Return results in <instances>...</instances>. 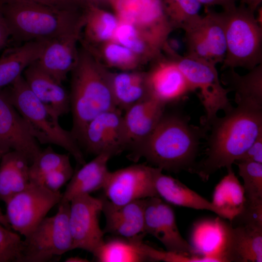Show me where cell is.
I'll return each instance as SVG.
<instances>
[{
  "label": "cell",
  "instance_id": "cell-1",
  "mask_svg": "<svg viewBox=\"0 0 262 262\" xmlns=\"http://www.w3.org/2000/svg\"><path fill=\"white\" fill-rule=\"evenodd\" d=\"M236 103V107L224 116H217L210 127L206 157L196 164L193 171L204 181L221 168L232 167L262 134V106Z\"/></svg>",
  "mask_w": 262,
  "mask_h": 262
},
{
  "label": "cell",
  "instance_id": "cell-2",
  "mask_svg": "<svg viewBox=\"0 0 262 262\" xmlns=\"http://www.w3.org/2000/svg\"><path fill=\"white\" fill-rule=\"evenodd\" d=\"M207 131L201 125L191 124L186 115L164 112L149 137L130 158L137 161L143 157L163 170L193 173L201 140Z\"/></svg>",
  "mask_w": 262,
  "mask_h": 262
},
{
  "label": "cell",
  "instance_id": "cell-3",
  "mask_svg": "<svg viewBox=\"0 0 262 262\" xmlns=\"http://www.w3.org/2000/svg\"><path fill=\"white\" fill-rule=\"evenodd\" d=\"M71 73L69 96L73 123L70 131L78 141L93 118L117 108L112 91L111 72L84 48L79 50L78 62Z\"/></svg>",
  "mask_w": 262,
  "mask_h": 262
},
{
  "label": "cell",
  "instance_id": "cell-4",
  "mask_svg": "<svg viewBox=\"0 0 262 262\" xmlns=\"http://www.w3.org/2000/svg\"><path fill=\"white\" fill-rule=\"evenodd\" d=\"M11 37L23 43L47 41L81 31L82 10H69L16 1L0 5Z\"/></svg>",
  "mask_w": 262,
  "mask_h": 262
},
{
  "label": "cell",
  "instance_id": "cell-5",
  "mask_svg": "<svg viewBox=\"0 0 262 262\" xmlns=\"http://www.w3.org/2000/svg\"><path fill=\"white\" fill-rule=\"evenodd\" d=\"M5 89L9 99L37 142L62 147L79 164L82 165L86 163L80 145L71 132L61 126L59 117L37 98L22 75Z\"/></svg>",
  "mask_w": 262,
  "mask_h": 262
},
{
  "label": "cell",
  "instance_id": "cell-6",
  "mask_svg": "<svg viewBox=\"0 0 262 262\" xmlns=\"http://www.w3.org/2000/svg\"><path fill=\"white\" fill-rule=\"evenodd\" d=\"M255 13L243 4L221 12L226 42L223 70H249L262 64V26Z\"/></svg>",
  "mask_w": 262,
  "mask_h": 262
},
{
  "label": "cell",
  "instance_id": "cell-7",
  "mask_svg": "<svg viewBox=\"0 0 262 262\" xmlns=\"http://www.w3.org/2000/svg\"><path fill=\"white\" fill-rule=\"evenodd\" d=\"M164 51L176 63L193 91L199 90V97L205 111L200 124L209 131L219 111L226 113L233 108L228 96L230 89L221 84L216 66L185 54L181 55L169 46Z\"/></svg>",
  "mask_w": 262,
  "mask_h": 262
},
{
  "label": "cell",
  "instance_id": "cell-8",
  "mask_svg": "<svg viewBox=\"0 0 262 262\" xmlns=\"http://www.w3.org/2000/svg\"><path fill=\"white\" fill-rule=\"evenodd\" d=\"M56 214L45 217L23 240L19 262H46L72 250L69 202H60Z\"/></svg>",
  "mask_w": 262,
  "mask_h": 262
},
{
  "label": "cell",
  "instance_id": "cell-9",
  "mask_svg": "<svg viewBox=\"0 0 262 262\" xmlns=\"http://www.w3.org/2000/svg\"><path fill=\"white\" fill-rule=\"evenodd\" d=\"M60 191H51L42 185L30 182L6 202L5 213L11 229L25 237L61 201Z\"/></svg>",
  "mask_w": 262,
  "mask_h": 262
},
{
  "label": "cell",
  "instance_id": "cell-10",
  "mask_svg": "<svg viewBox=\"0 0 262 262\" xmlns=\"http://www.w3.org/2000/svg\"><path fill=\"white\" fill-rule=\"evenodd\" d=\"M185 55L215 66L222 63L226 53L223 19L221 12L208 11L185 24Z\"/></svg>",
  "mask_w": 262,
  "mask_h": 262
},
{
  "label": "cell",
  "instance_id": "cell-11",
  "mask_svg": "<svg viewBox=\"0 0 262 262\" xmlns=\"http://www.w3.org/2000/svg\"><path fill=\"white\" fill-rule=\"evenodd\" d=\"M159 168L136 164L110 171L102 188L104 197L117 206L137 200L159 197L155 185Z\"/></svg>",
  "mask_w": 262,
  "mask_h": 262
},
{
  "label": "cell",
  "instance_id": "cell-12",
  "mask_svg": "<svg viewBox=\"0 0 262 262\" xmlns=\"http://www.w3.org/2000/svg\"><path fill=\"white\" fill-rule=\"evenodd\" d=\"M102 210L101 197L90 194L79 195L69 201V227L72 250L82 249L94 254L104 242V232L99 225Z\"/></svg>",
  "mask_w": 262,
  "mask_h": 262
},
{
  "label": "cell",
  "instance_id": "cell-13",
  "mask_svg": "<svg viewBox=\"0 0 262 262\" xmlns=\"http://www.w3.org/2000/svg\"><path fill=\"white\" fill-rule=\"evenodd\" d=\"M119 21L130 23L164 46L173 30L162 0H108Z\"/></svg>",
  "mask_w": 262,
  "mask_h": 262
},
{
  "label": "cell",
  "instance_id": "cell-14",
  "mask_svg": "<svg viewBox=\"0 0 262 262\" xmlns=\"http://www.w3.org/2000/svg\"><path fill=\"white\" fill-rule=\"evenodd\" d=\"M78 142L96 156L107 153L113 157L126 150L121 110L115 108L95 117L86 125Z\"/></svg>",
  "mask_w": 262,
  "mask_h": 262
},
{
  "label": "cell",
  "instance_id": "cell-15",
  "mask_svg": "<svg viewBox=\"0 0 262 262\" xmlns=\"http://www.w3.org/2000/svg\"><path fill=\"white\" fill-rule=\"evenodd\" d=\"M145 231L158 240L166 251L186 257H196L194 249L181 235L175 213L169 204L159 197L146 199Z\"/></svg>",
  "mask_w": 262,
  "mask_h": 262
},
{
  "label": "cell",
  "instance_id": "cell-16",
  "mask_svg": "<svg viewBox=\"0 0 262 262\" xmlns=\"http://www.w3.org/2000/svg\"><path fill=\"white\" fill-rule=\"evenodd\" d=\"M23 118L11 103L5 88L0 91V149L24 155L30 164L41 150Z\"/></svg>",
  "mask_w": 262,
  "mask_h": 262
},
{
  "label": "cell",
  "instance_id": "cell-17",
  "mask_svg": "<svg viewBox=\"0 0 262 262\" xmlns=\"http://www.w3.org/2000/svg\"><path fill=\"white\" fill-rule=\"evenodd\" d=\"M165 105L147 98L129 107L123 115L126 150L136 152L154 130L164 113Z\"/></svg>",
  "mask_w": 262,
  "mask_h": 262
},
{
  "label": "cell",
  "instance_id": "cell-18",
  "mask_svg": "<svg viewBox=\"0 0 262 262\" xmlns=\"http://www.w3.org/2000/svg\"><path fill=\"white\" fill-rule=\"evenodd\" d=\"M147 72L149 96L160 102L167 104L182 100L193 92L176 63L162 55Z\"/></svg>",
  "mask_w": 262,
  "mask_h": 262
},
{
  "label": "cell",
  "instance_id": "cell-19",
  "mask_svg": "<svg viewBox=\"0 0 262 262\" xmlns=\"http://www.w3.org/2000/svg\"><path fill=\"white\" fill-rule=\"evenodd\" d=\"M81 30L46 41L36 61L38 66L58 82L62 83L77 64Z\"/></svg>",
  "mask_w": 262,
  "mask_h": 262
},
{
  "label": "cell",
  "instance_id": "cell-20",
  "mask_svg": "<svg viewBox=\"0 0 262 262\" xmlns=\"http://www.w3.org/2000/svg\"><path fill=\"white\" fill-rule=\"evenodd\" d=\"M222 262H262V226L227 224Z\"/></svg>",
  "mask_w": 262,
  "mask_h": 262
},
{
  "label": "cell",
  "instance_id": "cell-21",
  "mask_svg": "<svg viewBox=\"0 0 262 262\" xmlns=\"http://www.w3.org/2000/svg\"><path fill=\"white\" fill-rule=\"evenodd\" d=\"M103 213L106 219L105 233L132 239L143 238L145 231L146 199L135 200L117 206L101 197Z\"/></svg>",
  "mask_w": 262,
  "mask_h": 262
},
{
  "label": "cell",
  "instance_id": "cell-22",
  "mask_svg": "<svg viewBox=\"0 0 262 262\" xmlns=\"http://www.w3.org/2000/svg\"><path fill=\"white\" fill-rule=\"evenodd\" d=\"M23 75L34 95L59 117L70 111L69 93L62 83L44 71L36 61L29 66Z\"/></svg>",
  "mask_w": 262,
  "mask_h": 262
},
{
  "label": "cell",
  "instance_id": "cell-23",
  "mask_svg": "<svg viewBox=\"0 0 262 262\" xmlns=\"http://www.w3.org/2000/svg\"><path fill=\"white\" fill-rule=\"evenodd\" d=\"M83 24L80 39L87 50L113 39L119 20L115 14L88 2L82 12Z\"/></svg>",
  "mask_w": 262,
  "mask_h": 262
},
{
  "label": "cell",
  "instance_id": "cell-24",
  "mask_svg": "<svg viewBox=\"0 0 262 262\" xmlns=\"http://www.w3.org/2000/svg\"><path fill=\"white\" fill-rule=\"evenodd\" d=\"M111 157L107 153L97 155L74 171L62 194L61 202H69L75 196L102 189L110 172L108 163Z\"/></svg>",
  "mask_w": 262,
  "mask_h": 262
},
{
  "label": "cell",
  "instance_id": "cell-25",
  "mask_svg": "<svg viewBox=\"0 0 262 262\" xmlns=\"http://www.w3.org/2000/svg\"><path fill=\"white\" fill-rule=\"evenodd\" d=\"M45 42H26L5 50L0 57V91L12 84L38 59Z\"/></svg>",
  "mask_w": 262,
  "mask_h": 262
},
{
  "label": "cell",
  "instance_id": "cell-26",
  "mask_svg": "<svg viewBox=\"0 0 262 262\" xmlns=\"http://www.w3.org/2000/svg\"><path fill=\"white\" fill-rule=\"evenodd\" d=\"M158 196L168 204L196 210H208L219 216L212 203L190 189L180 180L163 173L159 168L155 180Z\"/></svg>",
  "mask_w": 262,
  "mask_h": 262
},
{
  "label": "cell",
  "instance_id": "cell-27",
  "mask_svg": "<svg viewBox=\"0 0 262 262\" xmlns=\"http://www.w3.org/2000/svg\"><path fill=\"white\" fill-rule=\"evenodd\" d=\"M218 217L204 219L194 226L191 235L192 244L196 255L206 257L212 262H222L227 223Z\"/></svg>",
  "mask_w": 262,
  "mask_h": 262
},
{
  "label": "cell",
  "instance_id": "cell-28",
  "mask_svg": "<svg viewBox=\"0 0 262 262\" xmlns=\"http://www.w3.org/2000/svg\"><path fill=\"white\" fill-rule=\"evenodd\" d=\"M28 159L14 150L4 153L0 160V201L6 202L30 183Z\"/></svg>",
  "mask_w": 262,
  "mask_h": 262
},
{
  "label": "cell",
  "instance_id": "cell-29",
  "mask_svg": "<svg viewBox=\"0 0 262 262\" xmlns=\"http://www.w3.org/2000/svg\"><path fill=\"white\" fill-rule=\"evenodd\" d=\"M111 84L115 105L120 110H126L150 97L147 72L131 70L111 73Z\"/></svg>",
  "mask_w": 262,
  "mask_h": 262
},
{
  "label": "cell",
  "instance_id": "cell-30",
  "mask_svg": "<svg viewBox=\"0 0 262 262\" xmlns=\"http://www.w3.org/2000/svg\"><path fill=\"white\" fill-rule=\"evenodd\" d=\"M216 184L211 202L219 213V217L231 222L243 211L246 202L243 185L232 167Z\"/></svg>",
  "mask_w": 262,
  "mask_h": 262
},
{
  "label": "cell",
  "instance_id": "cell-31",
  "mask_svg": "<svg viewBox=\"0 0 262 262\" xmlns=\"http://www.w3.org/2000/svg\"><path fill=\"white\" fill-rule=\"evenodd\" d=\"M104 240L93 254L99 262H151L147 244L143 238L127 239L115 236Z\"/></svg>",
  "mask_w": 262,
  "mask_h": 262
},
{
  "label": "cell",
  "instance_id": "cell-32",
  "mask_svg": "<svg viewBox=\"0 0 262 262\" xmlns=\"http://www.w3.org/2000/svg\"><path fill=\"white\" fill-rule=\"evenodd\" d=\"M221 82L235 94V101L262 105V64L241 75L234 69H227Z\"/></svg>",
  "mask_w": 262,
  "mask_h": 262
},
{
  "label": "cell",
  "instance_id": "cell-33",
  "mask_svg": "<svg viewBox=\"0 0 262 262\" xmlns=\"http://www.w3.org/2000/svg\"><path fill=\"white\" fill-rule=\"evenodd\" d=\"M113 40L135 53L142 62L155 60L162 55L164 47L134 25L119 21Z\"/></svg>",
  "mask_w": 262,
  "mask_h": 262
},
{
  "label": "cell",
  "instance_id": "cell-34",
  "mask_svg": "<svg viewBox=\"0 0 262 262\" xmlns=\"http://www.w3.org/2000/svg\"><path fill=\"white\" fill-rule=\"evenodd\" d=\"M88 50L97 59H103L108 66L123 71L133 70L142 63L132 51L113 40Z\"/></svg>",
  "mask_w": 262,
  "mask_h": 262
},
{
  "label": "cell",
  "instance_id": "cell-35",
  "mask_svg": "<svg viewBox=\"0 0 262 262\" xmlns=\"http://www.w3.org/2000/svg\"><path fill=\"white\" fill-rule=\"evenodd\" d=\"M71 165L69 155L55 152L50 147L40 151L29 168L30 181L40 184L49 173Z\"/></svg>",
  "mask_w": 262,
  "mask_h": 262
},
{
  "label": "cell",
  "instance_id": "cell-36",
  "mask_svg": "<svg viewBox=\"0 0 262 262\" xmlns=\"http://www.w3.org/2000/svg\"><path fill=\"white\" fill-rule=\"evenodd\" d=\"M165 16L173 30L182 29L200 15L202 5L197 0H162Z\"/></svg>",
  "mask_w": 262,
  "mask_h": 262
},
{
  "label": "cell",
  "instance_id": "cell-37",
  "mask_svg": "<svg viewBox=\"0 0 262 262\" xmlns=\"http://www.w3.org/2000/svg\"><path fill=\"white\" fill-rule=\"evenodd\" d=\"M235 163L244 181L246 202L262 203V164L249 161Z\"/></svg>",
  "mask_w": 262,
  "mask_h": 262
},
{
  "label": "cell",
  "instance_id": "cell-38",
  "mask_svg": "<svg viewBox=\"0 0 262 262\" xmlns=\"http://www.w3.org/2000/svg\"><path fill=\"white\" fill-rule=\"evenodd\" d=\"M22 247L19 234L0 225V262H19Z\"/></svg>",
  "mask_w": 262,
  "mask_h": 262
},
{
  "label": "cell",
  "instance_id": "cell-39",
  "mask_svg": "<svg viewBox=\"0 0 262 262\" xmlns=\"http://www.w3.org/2000/svg\"><path fill=\"white\" fill-rule=\"evenodd\" d=\"M74 171L71 165L56 170L47 175L39 184L53 192H59L60 188L69 181Z\"/></svg>",
  "mask_w": 262,
  "mask_h": 262
},
{
  "label": "cell",
  "instance_id": "cell-40",
  "mask_svg": "<svg viewBox=\"0 0 262 262\" xmlns=\"http://www.w3.org/2000/svg\"><path fill=\"white\" fill-rule=\"evenodd\" d=\"M16 1L34 3L69 10H81L88 3L86 0H0V5Z\"/></svg>",
  "mask_w": 262,
  "mask_h": 262
},
{
  "label": "cell",
  "instance_id": "cell-41",
  "mask_svg": "<svg viewBox=\"0 0 262 262\" xmlns=\"http://www.w3.org/2000/svg\"><path fill=\"white\" fill-rule=\"evenodd\" d=\"M239 161H249L262 164V134L257 138L236 162Z\"/></svg>",
  "mask_w": 262,
  "mask_h": 262
},
{
  "label": "cell",
  "instance_id": "cell-42",
  "mask_svg": "<svg viewBox=\"0 0 262 262\" xmlns=\"http://www.w3.org/2000/svg\"><path fill=\"white\" fill-rule=\"evenodd\" d=\"M201 5L207 6H218L223 11L229 10L236 6V0H197Z\"/></svg>",
  "mask_w": 262,
  "mask_h": 262
},
{
  "label": "cell",
  "instance_id": "cell-43",
  "mask_svg": "<svg viewBox=\"0 0 262 262\" xmlns=\"http://www.w3.org/2000/svg\"><path fill=\"white\" fill-rule=\"evenodd\" d=\"M10 37V31L0 6V49L6 46Z\"/></svg>",
  "mask_w": 262,
  "mask_h": 262
},
{
  "label": "cell",
  "instance_id": "cell-44",
  "mask_svg": "<svg viewBox=\"0 0 262 262\" xmlns=\"http://www.w3.org/2000/svg\"><path fill=\"white\" fill-rule=\"evenodd\" d=\"M240 4L247 7L249 9L256 12L257 9L260 6L262 0H239Z\"/></svg>",
  "mask_w": 262,
  "mask_h": 262
},
{
  "label": "cell",
  "instance_id": "cell-45",
  "mask_svg": "<svg viewBox=\"0 0 262 262\" xmlns=\"http://www.w3.org/2000/svg\"><path fill=\"white\" fill-rule=\"evenodd\" d=\"M0 225H1L7 228L11 229V227L8 222L5 214L3 213L0 208Z\"/></svg>",
  "mask_w": 262,
  "mask_h": 262
},
{
  "label": "cell",
  "instance_id": "cell-46",
  "mask_svg": "<svg viewBox=\"0 0 262 262\" xmlns=\"http://www.w3.org/2000/svg\"><path fill=\"white\" fill-rule=\"evenodd\" d=\"M66 262H88L89 260L79 256L70 257L66 259Z\"/></svg>",
  "mask_w": 262,
  "mask_h": 262
},
{
  "label": "cell",
  "instance_id": "cell-47",
  "mask_svg": "<svg viewBox=\"0 0 262 262\" xmlns=\"http://www.w3.org/2000/svg\"><path fill=\"white\" fill-rule=\"evenodd\" d=\"M4 153L0 149V160Z\"/></svg>",
  "mask_w": 262,
  "mask_h": 262
}]
</instances>
